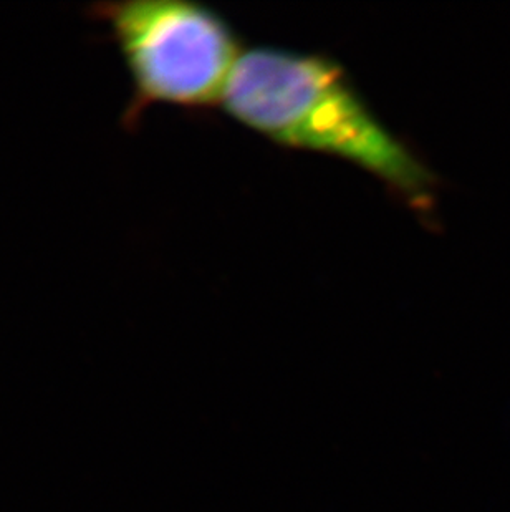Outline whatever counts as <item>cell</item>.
Here are the masks:
<instances>
[{
	"instance_id": "2",
	"label": "cell",
	"mask_w": 510,
	"mask_h": 512,
	"mask_svg": "<svg viewBox=\"0 0 510 512\" xmlns=\"http://www.w3.org/2000/svg\"><path fill=\"white\" fill-rule=\"evenodd\" d=\"M87 15L103 25L130 77V100L121 115L126 130H136L156 105H222L244 52L216 10L188 0H125L92 4Z\"/></svg>"
},
{
	"instance_id": "1",
	"label": "cell",
	"mask_w": 510,
	"mask_h": 512,
	"mask_svg": "<svg viewBox=\"0 0 510 512\" xmlns=\"http://www.w3.org/2000/svg\"><path fill=\"white\" fill-rule=\"evenodd\" d=\"M221 107L275 145L335 156L370 173L426 223L436 214V174L378 120L333 58L246 50Z\"/></svg>"
}]
</instances>
